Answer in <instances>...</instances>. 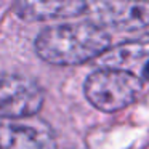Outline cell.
I'll use <instances>...</instances> for the list:
<instances>
[{
	"instance_id": "cell-1",
	"label": "cell",
	"mask_w": 149,
	"mask_h": 149,
	"mask_svg": "<svg viewBox=\"0 0 149 149\" xmlns=\"http://www.w3.org/2000/svg\"><path fill=\"white\" fill-rule=\"evenodd\" d=\"M109 47V32L93 23L47 27L36 39L37 55L56 66L84 64L101 56Z\"/></svg>"
},
{
	"instance_id": "cell-2",
	"label": "cell",
	"mask_w": 149,
	"mask_h": 149,
	"mask_svg": "<svg viewBox=\"0 0 149 149\" xmlns=\"http://www.w3.org/2000/svg\"><path fill=\"white\" fill-rule=\"evenodd\" d=\"M143 82L135 74L123 69H98L84 84L85 98L91 106L103 112H117L139 98Z\"/></svg>"
},
{
	"instance_id": "cell-3",
	"label": "cell",
	"mask_w": 149,
	"mask_h": 149,
	"mask_svg": "<svg viewBox=\"0 0 149 149\" xmlns=\"http://www.w3.org/2000/svg\"><path fill=\"white\" fill-rule=\"evenodd\" d=\"M43 106V90L37 82L23 75L0 79V117H32Z\"/></svg>"
},
{
	"instance_id": "cell-4",
	"label": "cell",
	"mask_w": 149,
	"mask_h": 149,
	"mask_svg": "<svg viewBox=\"0 0 149 149\" xmlns=\"http://www.w3.org/2000/svg\"><path fill=\"white\" fill-rule=\"evenodd\" d=\"M91 23L100 27L138 31L149 26V3L144 2H98L88 3Z\"/></svg>"
},
{
	"instance_id": "cell-5",
	"label": "cell",
	"mask_w": 149,
	"mask_h": 149,
	"mask_svg": "<svg viewBox=\"0 0 149 149\" xmlns=\"http://www.w3.org/2000/svg\"><path fill=\"white\" fill-rule=\"evenodd\" d=\"M87 2H19L15 5L16 15L24 21H50L59 18H72L85 13Z\"/></svg>"
},
{
	"instance_id": "cell-6",
	"label": "cell",
	"mask_w": 149,
	"mask_h": 149,
	"mask_svg": "<svg viewBox=\"0 0 149 149\" xmlns=\"http://www.w3.org/2000/svg\"><path fill=\"white\" fill-rule=\"evenodd\" d=\"M0 149H47V143L32 127L0 123Z\"/></svg>"
},
{
	"instance_id": "cell-7",
	"label": "cell",
	"mask_w": 149,
	"mask_h": 149,
	"mask_svg": "<svg viewBox=\"0 0 149 149\" xmlns=\"http://www.w3.org/2000/svg\"><path fill=\"white\" fill-rule=\"evenodd\" d=\"M143 77L146 79V80H149V61L144 64V68H143Z\"/></svg>"
}]
</instances>
